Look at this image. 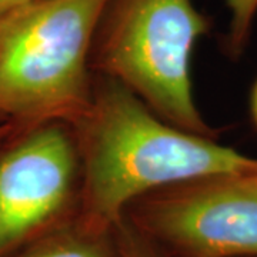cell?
I'll return each mask as SVG.
<instances>
[{
  "instance_id": "obj_1",
  "label": "cell",
  "mask_w": 257,
  "mask_h": 257,
  "mask_svg": "<svg viewBox=\"0 0 257 257\" xmlns=\"http://www.w3.org/2000/svg\"><path fill=\"white\" fill-rule=\"evenodd\" d=\"M80 159L76 221L110 233L138 199L211 176L257 173V157L159 117L113 79L94 74L89 109L73 126Z\"/></svg>"
},
{
  "instance_id": "obj_2",
  "label": "cell",
  "mask_w": 257,
  "mask_h": 257,
  "mask_svg": "<svg viewBox=\"0 0 257 257\" xmlns=\"http://www.w3.org/2000/svg\"><path fill=\"white\" fill-rule=\"evenodd\" d=\"M110 0H33L0 19V113L73 126L90 106L94 35Z\"/></svg>"
},
{
  "instance_id": "obj_3",
  "label": "cell",
  "mask_w": 257,
  "mask_h": 257,
  "mask_svg": "<svg viewBox=\"0 0 257 257\" xmlns=\"http://www.w3.org/2000/svg\"><path fill=\"white\" fill-rule=\"evenodd\" d=\"M209 26L193 0H110L93 40V73L124 86L167 123L214 138L190 73L194 47Z\"/></svg>"
},
{
  "instance_id": "obj_4",
  "label": "cell",
  "mask_w": 257,
  "mask_h": 257,
  "mask_svg": "<svg viewBox=\"0 0 257 257\" xmlns=\"http://www.w3.org/2000/svg\"><path fill=\"white\" fill-rule=\"evenodd\" d=\"M124 219L184 257H257V173L169 186L138 199Z\"/></svg>"
},
{
  "instance_id": "obj_5",
  "label": "cell",
  "mask_w": 257,
  "mask_h": 257,
  "mask_svg": "<svg viewBox=\"0 0 257 257\" xmlns=\"http://www.w3.org/2000/svg\"><path fill=\"white\" fill-rule=\"evenodd\" d=\"M80 159L73 127L30 126L0 153V257L36 239L76 209Z\"/></svg>"
},
{
  "instance_id": "obj_6",
  "label": "cell",
  "mask_w": 257,
  "mask_h": 257,
  "mask_svg": "<svg viewBox=\"0 0 257 257\" xmlns=\"http://www.w3.org/2000/svg\"><path fill=\"white\" fill-rule=\"evenodd\" d=\"M107 234L84 229L74 221L67 230L57 231L19 257H114L117 246L113 253Z\"/></svg>"
},
{
  "instance_id": "obj_7",
  "label": "cell",
  "mask_w": 257,
  "mask_h": 257,
  "mask_svg": "<svg viewBox=\"0 0 257 257\" xmlns=\"http://www.w3.org/2000/svg\"><path fill=\"white\" fill-rule=\"evenodd\" d=\"M230 12L226 47L230 56H240L247 46L257 16V0H226Z\"/></svg>"
},
{
  "instance_id": "obj_8",
  "label": "cell",
  "mask_w": 257,
  "mask_h": 257,
  "mask_svg": "<svg viewBox=\"0 0 257 257\" xmlns=\"http://www.w3.org/2000/svg\"><path fill=\"white\" fill-rule=\"evenodd\" d=\"M113 231L116 233V246L120 257H156L149 246L147 239L126 219L120 221Z\"/></svg>"
},
{
  "instance_id": "obj_9",
  "label": "cell",
  "mask_w": 257,
  "mask_h": 257,
  "mask_svg": "<svg viewBox=\"0 0 257 257\" xmlns=\"http://www.w3.org/2000/svg\"><path fill=\"white\" fill-rule=\"evenodd\" d=\"M33 0H0V19L29 5Z\"/></svg>"
},
{
  "instance_id": "obj_10",
  "label": "cell",
  "mask_w": 257,
  "mask_h": 257,
  "mask_svg": "<svg viewBox=\"0 0 257 257\" xmlns=\"http://www.w3.org/2000/svg\"><path fill=\"white\" fill-rule=\"evenodd\" d=\"M250 113H251V119L257 127V82L254 83L251 96H250Z\"/></svg>"
},
{
  "instance_id": "obj_11",
  "label": "cell",
  "mask_w": 257,
  "mask_h": 257,
  "mask_svg": "<svg viewBox=\"0 0 257 257\" xmlns=\"http://www.w3.org/2000/svg\"><path fill=\"white\" fill-rule=\"evenodd\" d=\"M12 130H13V126H12L10 123H3V124H0V143L8 138V136H10Z\"/></svg>"
}]
</instances>
